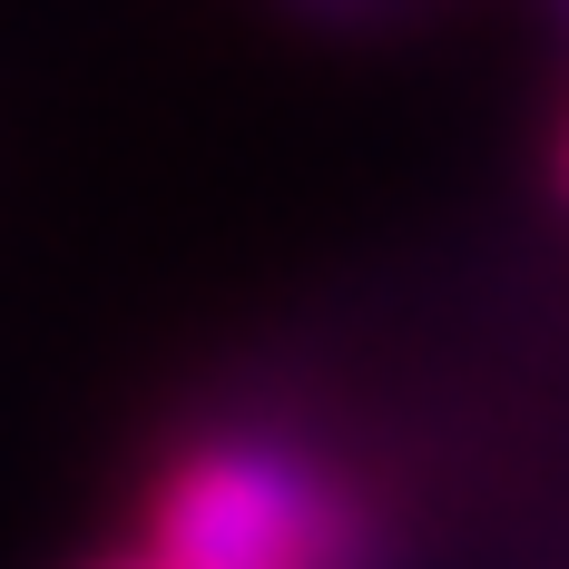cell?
Wrapping results in <instances>:
<instances>
[{"instance_id":"cell-3","label":"cell","mask_w":569,"mask_h":569,"mask_svg":"<svg viewBox=\"0 0 569 569\" xmlns=\"http://www.w3.org/2000/svg\"><path fill=\"white\" fill-rule=\"evenodd\" d=\"M560 187H569V128H560Z\"/></svg>"},{"instance_id":"cell-2","label":"cell","mask_w":569,"mask_h":569,"mask_svg":"<svg viewBox=\"0 0 569 569\" xmlns=\"http://www.w3.org/2000/svg\"><path fill=\"white\" fill-rule=\"evenodd\" d=\"M79 569H158L148 550H99V560H79Z\"/></svg>"},{"instance_id":"cell-1","label":"cell","mask_w":569,"mask_h":569,"mask_svg":"<svg viewBox=\"0 0 569 569\" xmlns=\"http://www.w3.org/2000/svg\"><path fill=\"white\" fill-rule=\"evenodd\" d=\"M138 550L158 569H402L383 491L266 412L197 422L148 461Z\"/></svg>"}]
</instances>
